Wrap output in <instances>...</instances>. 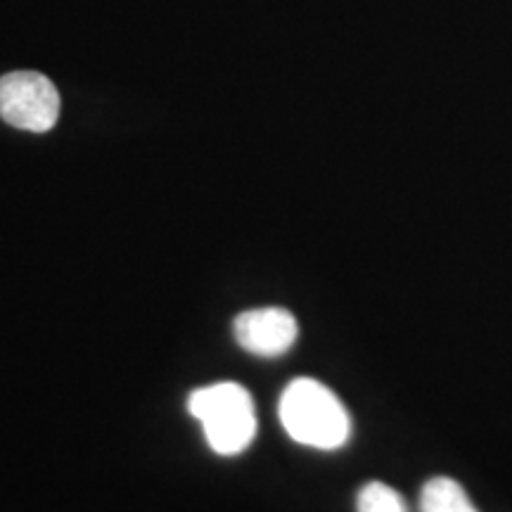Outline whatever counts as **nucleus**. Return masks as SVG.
<instances>
[{
	"label": "nucleus",
	"mask_w": 512,
	"mask_h": 512,
	"mask_svg": "<svg viewBox=\"0 0 512 512\" xmlns=\"http://www.w3.org/2000/svg\"><path fill=\"white\" fill-rule=\"evenodd\" d=\"M356 512H408L399 491L384 482H368L356 496Z\"/></svg>",
	"instance_id": "obj_6"
},
{
	"label": "nucleus",
	"mask_w": 512,
	"mask_h": 512,
	"mask_svg": "<svg viewBox=\"0 0 512 512\" xmlns=\"http://www.w3.org/2000/svg\"><path fill=\"white\" fill-rule=\"evenodd\" d=\"M420 512H479L467 491L451 477L427 479L420 491Z\"/></svg>",
	"instance_id": "obj_5"
},
{
	"label": "nucleus",
	"mask_w": 512,
	"mask_h": 512,
	"mask_svg": "<svg viewBox=\"0 0 512 512\" xmlns=\"http://www.w3.org/2000/svg\"><path fill=\"white\" fill-rule=\"evenodd\" d=\"M188 413L202 425L204 439L216 456H240L256 439L252 394L238 382H216L188 396Z\"/></svg>",
	"instance_id": "obj_2"
},
{
	"label": "nucleus",
	"mask_w": 512,
	"mask_h": 512,
	"mask_svg": "<svg viewBox=\"0 0 512 512\" xmlns=\"http://www.w3.org/2000/svg\"><path fill=\"white\" fill-rule=\"evenodd\" d=\"M233 335L247 354L278 358L287 354L299 339V323L283 306L249 309L235 318Z\"/></svg>",
	"instance_id": "obj_4"
},
{
	"label": "nucleus",
	"mask_w": 512,
	"mask_h": 512,
	"mask_svg": "<svg viewBox=\"0 0 512 512\" xmlns=\"http://www.w3.org/2000/svg\"><path fill=\"white\" fill-rule=\"evenodd\" d=\"M278 418L287 437L316 451H337L351 439V415L339 396L313 377H297L283 389Z\"/></svg>",
	"instance_id": "obj_1"
},
{
	"label": "nucleus",
	"mask_w": 512,
	"mask_h": 512,
	"mask_svg": "<svg viewBox=\"0 0 512 512\" xmlns=\"http://www.w3.org/2000/svg\"><path fill=\"white\" fill-rule=\"evenodd\" d=\"M60 117V93L48 76L12 72L0 79V119L29 133H46Z\"/></svg>",
	"instance_id": "obj_3"
}]
</instances>
